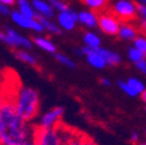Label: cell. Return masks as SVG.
<instances>
[{"mask_svg": "<svg viewBox=\"0 0 146 145\" xmlns=\"http://www.w3.org/2000/svg\"><path fill=\"white\" fill-rule=\"evenodd\" d=\"M140 95H141V100H143L144 102H146V88H145V90H144V92H143Z\"/></svg>", "mask_w": 146, "mask_h": 145, "instance_id": "60d3db41", "label": "cell"}, {"mask_svg": "<svg viewBox=\"0 0 146 145\" xmlns=\"http://www.w3.org/2000/svg\"><path fill=\"white\" fill-rule=\"evenodd\" d=\"M84 145H98L96 143H94L92 139H90L88 136H87V138L85 139V143H84Z\"/></svg>", "mask_w": 146, "mask_h": 145, "instance_id": "74e56055", "label": "cell"}, {"mask_svg": "<svg viewBox=\"0 0 146 145\" xmlns=\"http://www.w3.org/2000/svg\"><path fill=\"white\" fill-rule=\"evenodd\" d=\"M74 52H76V55H78V56H84V51H82V49H76L74 50Z\"/></svg>", "mask_w": 146, "mask_h": 145, "instance_id": "ab89813d", "label": "cell"}, {"mask_svg": "<svg viewBox=\"0 0 146 145\" xmlns=\"http://www.w3.org/2000/svg\"><path fill=\"white\" fill-rule=\"evenodd\" d=\"M35 125L17 114L13 100H7L0 109V139L3 145H22L33 138Z\"/></svg>", "mask_w": 146, "mask_h": 145, "instance_id": "6da1fadb", "label": "cell"}, {"mask_svg": "<svg viewBox=\"0 0 146 145\" xmlns=\"http://www.w3.org/2000/svg\"><path fill=\"white\" fill-rule=\"evenodd\" d=\"M0 84H1V78H0Z\"/></svg>", "mask_w": 146, "mask_h": 145, "instance_id": "bcb514c9", "label": "cell"}, {"mask_svg": "<svg viewBox=\"0 0 146 145\" xmlns=\"http://www.w3.org/2000/svg\"><path fill=\"white\" fill-rule=\"evenodd\" d=\"M118 86H119V88L123 90V92H124L125 94H127L129 96H136V95H137V93L135 92V90H133L129 85H127L126 81H123V80L118 81Z\"/></svg>", "mask_w": 146, "mask_h": 145, "instance_id": "4316f807", "label": "cell"}, {"mask_svg": "<svg viewBox=\"0 0 146 145\" xmlns=\"http://www.w3.org/2000/svg\"><path fill=\"white\" fill-rule=\"evenodd\" d=\"M14 56L16 59H19L20 62L22 63H26L28 65H31V66H38V61L36 59L35 56H33L30 52H28L27 50H23V49H16L14 50Z\"/></svg>", "mask_w": 146, "mask_h": 145, "instance_id": "4fadbf2b", "label": "cell"}, {"mask_svg": "<svg viewBox=\"0 0 146 145\" xmlns=\"http://www.w3.org/2000/svg\"><path fill=\"white\" fill-rule=\"evenodd\" d=\"M133 47L136 49H138L139 51H141L146 56V36H144V35L137 36L133 40Z\"/></svg>", "mask_w": 146, "mask_h": 145, "instance_id": "603a6c76", "label": "cell"}, {"mask_svg": "<svg viewBox=\"0 0 146 145\" xmlns=\"http://www.w3.org/2000/svg\"><path fill=\"white\" fill-rule=\"evenodd\" d=\"M98 51L100 52V55L103 57V59L106 61L107 65H110V66H115V65H118L121 63V56L118 53L111 51V50H107V49H103V48H98Z\"/></svg>", "mask_w": 146, "mask_h": 145, "instance_id": "9a60e30c", "label": "cell"}, {"mask_svg": "<svg viewBox=\"0 0 146 145\" xmlns=\"http://www.w3.org/2000/svg\"><path fill=\"white\" fill-rule=\"evenodd\" d=\"M11 19L12 21L19 26L20 28H23V29H30L33 28V23H34V19H30V17H27L25 16L23 14H21L19 11H12L11 13Z\"/></svg>", "mask_w": 146, "mask_h": 145, "instance_id": "7c38bea8", "label": "cell"}, {"mask_svg": "<svg viewBox=\"0 0 146 145\" xmlns=\"http://www.w3.org/2000/svg\"><path fill=\"white\" fill-rule=\"evenodd\" d=\"M138 145H146V142H140Z\"/></svg>", "mask_w": 146, "mask_h": 145, "instance_id": "7bdbcfd3", "label": "cell"}, {"mask_svg": "<svg viewBox=\"0 0 146 145\" xmlns=\"http://www.w3.org/2000/svg\"><path fill=\"white\" fill-rule=\"evenodd\" d=\"M36 19H37L42 23V26L44 27V30H46L48 33L53 34V35L62 34V29L58 26V23L53 22L51 19H49V17H44V16H41V15H36Z\"/></svg>", "mask_w": 146, "mask_h": 145, "instance_id": "e0dca14e", "label": "cell"}, {"mask_svg": "<svg viewBox=\"0 0 146 145\" xmlns=\"http://www.w3.org/2000/svg\"><path fill=\"white\" fill-rule=\"evenodd\" d=\"M137 1H138V5L146 6V0H137Z\"/></svg>", "mask_w": 146, "mask_h": 145, "instance_id": "b9f144b4", "label": "cell"}, {"mask_svg": "<svg viewBox=\"0 0 146 145\" xmlns=\"http://www.w3.org/2000/svg\"><path fill=\"white\" fill-rule=\"evenodd\" d=\"M126 82H127V85H129V86L135 90V92L137 93V95H138V94H141L144 90H145V85H144V82H143L141 80L137 79V78H130V79L126 80Z\"/></svg>", "mask_w": 146, "mask_h": 145, "instance_id": "44dd1931", "label": "cell"}, {"mask_svg": "<svg viewBox=\"0 0 146 145\" xmlns=\"http://www.w3.org/2000/svg\"><path fill=\"white\" fill-rule=\"evenodd\" d=\"M139 135L137 134V132H133L132 135H131V137H130V142L132 143V144H139L140 142H139Z\"/></svg>", "mask_w": 146, "mask_h": 145, "instance_id": "d6a6232c", "label": "cell"}, {"mask_svg": "<svg viewBox=\"0 0 146 145\" xmlns=\"http://www.w3.org/2000/svg\"><path fill=\"white\" fill-rule=\"evenodd\" d=\"M136 67L143 74H145V76H146V57H145L144 59H141L140 62L136 63Z\"/></svg>", "mask_w": 146, "mask_h": 145, "instance_id": "f546056e", "label": "cell"}, {"mask_svg": "<svg viewBox=\"0 0 146 145\" xmlns=\"http://www.w3.org/2000/svg\"><path fill=\"white\" fill-rule=\"evenodd\" d=\"M22 145H36V143H35L34 138H30V139H28L27 142H25Z\"/></svg>", "mask_w": 146, "mask_h": 145, "instance_id": "f35d334b", "label": "cell"}, {"mask_svg": "<svg viewBox=\"0 0 146 145\" xmlns=\"http://www.w3.org/2000/svg\"><path fill=\"white\" fill-rule=\"evenodd\" d=\"M140 31L144 36H146V20L145 19H143L140 22Z\"/></svg>", "mask_w": 146, "mask_h": 145, "instance_id": "836d02e7", "label": "cell"}, {"mask_svg": "<svg viewBox=\"0 0 146 145\" xmlns=\"http://www.w3.org/2000/svg\"><path fill=\"white\" fill-rule=\"evenodd\" d=\"M64 114V108L63 107H54L52 109L48 110L42 115L37 126L42 129H54L58 124H60V120Z\"/></svg>", "mask_w": 146, "mask_h": 145, "instance_id": "52a82bcc", "label": "cell"}, {"mask_svg": "<svg viewBox=\"0 0 146 145\" xmlns=\"http://www.w3.org/2000/svg\"><path fill=\"white\" fill-rule=\"evenodd\" d=\"M31 5L36 12V15H41L44 17L52 19L54 16V13H56L51 3L46 1V0H31Z\"/></svg>", "mask_w": 146, "mask_h": 145, "instance_id": "30bf717a", "label": "cell"}, {"mask_svg": "<svg viewBox=\"0 0 146 145\" xmlns=\"http://www.w3.org/2000/svg\"><path fill=\"white\" fill-rule=\"evenodd\" d=\"M8 99H7V96L5 95V93L1 90V88H0V109L3 108V106L6 103V101H7Z\"/></svg>", "mask_w": 146, "mask_h": 145, "instance_id": "1f68e13d", "label": "cell"}, {"mask_svg": "<svg viewBox=\"0 0 146 145\" xmlns=\"http://www.w3.org/2000/svg\"><path fill=\"white\" fill-rule=\"evenodd\" d=\"M100 82H101V85H103V86H106V87H109V86L111 85L110 80H109V79H107V78H102Z\"/></svg>", "mask_w": 146, "mask_h": 145, "instance_id": "e575fe53", "label": "cell"}, {"mask_svg": "<svg viewBox=\"0 0 146 145\" xmlns=\"http://www.w3.org/2000/svg\"><path fill=\"white\" fill-rule=\"evenodd\" d=\"M86 138H87L86 135H84L81 132H77L74 136H73L67 143H65L64 145H84Z\"/></svg>", "mask_w": 146, "mask_h": 145, "instance_id": "d4e9b609", "label": "cell"}, {"mask_svg": "<svg viewBox=\"0 0 146 145\" xmlns=\"http://www.w3.org/2000/svg\"><path fill=\"white\" fill-rule=\"evenodd\" d=\"M99 16L93 11H82L78 13V22L89 27V28H95L98 26Z\"/></svg>", "mask_w": 146, "mask_h": 145, "instance_id": "8fae6325", "label": "cell"}, {"mask_svg": "<svg viewBox=\"0 0 146 145\" xmlns=\"http://www.w3.org/2000/svg\"><path fill=\"white\" fill-rule=\"evenodd\" d=\"M84 42H85V47L90 49H98L101 47L100 37L95 33H92V31H87L84 34Z\"/></svg>", "mask_w": 146, "mask_h": 145, "instance_id": "ffe728a7", "label": "cell"}, {"mask_svg": "<svg viewBox=\"0 0 146 145\" xmlns=\"http://www.w3.org/2000/svg\"><path fill=\"white\" fill-rule=\"evenodd\" d=\"M119 37L126 41H131L135 40L138 36V30L136 27H133L130 23H121V28L118 31Z\"/></svg>", "mask_w": 146, "mask_h": 145, "instance_id": "5bb4252c", "label": "cell"}, {"mask_svg": "<svg viewBox=\"0 0 146 145\" xmlns=\"http://www.w3.org/2000/svg\"><path fill=\"white\" fill-rule=\"evenodd\" d=\"M46 1H50L51 3V1H54V0H46Z\"/></svg>", "mask_w": 146, "mask_h": 145, "instance_id": "ee69618b", "label": "cell"}, {"mask_svg": "<svg viewBox=\"0 0 146 145\" xmlns=\"http://www.w3.org/2000/svg\"><path fill=\"white\" fill-rule=\"evenodd\" d=\"M33 138L36 145H64L57 128L42 129L40 126L35 125Z\"/></svg>", "mask_w": 146, "mask_h": 145, "instance_id": "277c9868", "label": "cell"}, {"mask_svg": "<svg viewBox=\"0 0 146 145\" xmlns=\"http://www.w3.org/2000/svg\"><path fill=\"white\" fill-rule=\"evenodd\" d=\"M0 145H3V142H1V139H0Z\"/></svg>", "mask_w": 146, "mask_h": 145, "instance_id": "f6af8a7d", "label": "cell"}, {"mask_svg": "<svg viewBox=\"0 0 146 145\" xmlns=\"http://www.w3.org/2000/svg\"><path fill=\"white\" fill-rule=\"evenodd\" d=\"M54 58H56L60 64L65 65L68 69H74L76 67V63L73 62L71 58H68L67 56L63 55V53H54Z\"/></svg>", "mask_w": 146, "mask_h": 145, "instance_id": "cb8c5ba5", "label": "cell"}, {"mask_svg": "<svg viewBox=\"0 0 146 145\" xmlns=\"http://www.w3.org/2000/svg\"><path fill=\"white\" fill-rule=\"evenodd\" d=\"M51 5L53 7V9L58 12V13H62V12H66L70 9L68 5L64 1H60V0H54V1H51Z\"/></svg>", "mask_w": 146, "mask_h": 145, "instance_id": "484cf974", "label": "cell"}, {"mask_svg": "<svg viewBox=\"0 0 146 145\" xmlns=\"http://www.w3.org/2000/svg\"><path fill=\"white\" fill-rule=\"evenodd\" d=\"M11 8L9 6L3 4V3H0V15H4V16H11Z\"/></svg>", "mask_w": 146, "mask_h": 145, "instance_id": "f1b7e54d", "label": "cell"}, {"mask_svg": "<svg viewBox=\"0 0 146 145\" xmlns=\"http://www.w3.org/2000/svg\"><path fill=\"white\" fill-rule=\"evenodd\" d=\"M16 5H17V11L25 16L30 17V19H35L36 17V12L31 3H29V0H16Z\"/></svg>", "mask_w": 146, "mask_h": 145, "instance_id": "d6986e66", "label": "cell"}, {"mask_svg": "<svg viewBox=\"0 0 146 145\" xmlns=\"http://www.w3.org/2000/svg\"><path fill=\"white\" fill-rule=\"evenodd\" d=\"M127 57H129V59H130L132 63L136 64V63L140 62L141 59H144L146 56L144 55L141 51H139L138 49H136L135 47H132V48L129 49V51H127Z\"/></svg>", "mask_w": 146, "mask_h": 145, "instance_id": "7402d4cb", "label": "cell"}, {"mask_svg": "<svg viewBox=\"0 0 146 145\" xmlns=\"http://www.w3.org/2000/svg\"><path fill=\"white\" fill-rule=\"evenodd\" d=\"M81 1L95 13H103L108 11L109 0H81Z\"/></svg>", "mask_w": 146, "mask_h": 145, "instance_id": "ac0fdd59", "label": "cell"}, {"mask_svg": "<svg viewBox=\"0 0 146 145\" xmlns=\"http://www.w3.org/2000/svg\"><path fill=\"white\" fill-rule=\"evenodd\" d=\"M145 135H146V129H145Z\"/></svg>", "mask_w": 146, "mask_h": 145, "instance_id": "7dc6e473", "label": "cell"}, {"mask_svg": "<svg viewBox=\"0 0 146 145\" xmlns=\"http://www.w3.org/2000/svg\"><path fill=\"white\" fill-rule=\"evenodd\" d=\"M78 22V13L72 11L71 8L66 12L58 13L57 15V23L60 29L64 30H73L76 28V23Z\"/></svg>", "mask_w": 146, "mask_h": 145, "instance_id": "ba28073f", "label": "cell"}, {"mask_svg": "<svg viewBox=\"0 0 146 145\" xmlns=\"http://www.w3.org/2000/svg\"><path fill=\"white\" fill-rule=\"evenodd\" d=\"M137 12L139 15L143 16V19L146 20V6H143V5H138L137 4Z\"/></svg>", "mask_w": 146, "mask_h": 145, "instance_id": "4dcf8cb0", "label": "cell"}, {"mask_svg": "<svg viewBox=\"0 0 146 145\" xmlns=\"http://www.w3.org/2000/svg\"><path fill=\"white\" fill-rule=\"evenodd\" d=\"M82 51H84V56H86V58H87V62L93 67L100 69V70L106 67L107 63L103 59V57L100 55V52L98 51V49H90V48L84 47Z\"/></svg>", "mask_w": 146, "mask_h": 145, "instance_id": "9c48e42d", "label": "cell"}, {"mask_svg": "<svg viewBox=\"0 0 146 145\" xmlns=\"http://www.w3.org/2000/svg\"><path fill=\"white\" fill-rule=\"evenodd\" d=\"M15 109L26 122H31L40 112V94L33 87L21 86L13 99Z\"/></svg>", "mask_w": 146, "mask_h": 145, "instance_id": "7a4b0ae2", "label": "cell"}, {"mask_svg": "<svg viewBox=\"0 0 146 145\" xmlns=\"http://www.w3.org/2000/svg\"><path fill=\"white\" fill-rule=\"evenodd\" d=\"M145 110H146V107H145Z\"/></svg>", "mask_w": 146, "mask_h": 145, "instance_id": "c3c4849f", "label": "cell"}, {"mask_svg": "<svg viewBox=\"0 0 146 145\" xmlns=\"http://www.w3.org/2000/svg\"><path fill=\"white\" fill-rule=\"evenodd\" d=\"M31 30L35 31V33H38V34L44 31V27L42 26V23H41L37 19H36V17L34 19V23H33V28H31Z\"/></svg>", "mask_w": 146, "mask_h": 145, "instance_id": "83f0119b", "label": "cell"}, {"mask_svg": "<svg viewBox=\"0 0 146 145\" xmlns=\"http://www.w3.org/2000/svg\"><path fill=\"white\" fill-rule=\"evenodd\" d=\"M98 26L104 34L114 36V35H118L121 22L111 12L106 11L103 13H100Z\"/></svg>", "mask_w": 146, "mask_h": 145, "instance_id": "5b68a950", "label": "cell"}, {"mask_svg": "<svg viewBox=\"0 0 146 145\" xmlns=\"http://www.w3.org/2000/svg\"><path fill=\"white\" fill-rule=\"evenodd\" d=\"M121 23H129L137 17V5L131 0H118L110 11Z\"/></svg>", "mask_w": 146, "mask_h": 145, "instance_id": "3957f363", "label": "cell"}, {"mask_svg": "<svg viewBox=\"0 0 146 145\" xmlns=\"http://www.w3.org/2000/svg\"><path fill=\"white\" fill-rule=\"evenodd\" d=\"M0 41L3 43H6V33L5 30H1V29H0Z\"/></svg>", "mask_w": 146, "mask_h": 145, "instance_id": "8d00e7d4", "label": "cell"}, {"mask_svg": "<svg viewBox=\"0 0 146 145\" xmlns=\"http://www.w3.org/2000/svg\"><path fill=\"white\" fill-rule=\"evenodd\" d=\"M33 42L37 45L40 49L46 51V52H50V53H56V45L54 43L49 40L48 37H44V36H36V37L33 39Z\"/></svg>", "mask_w": 146, "mask_h": 145, "instance_id": "2e32d148", "label": "cell"}, {"mask_svg": "<svg viewBox=\"0 0 146 145\" xmlns=\"http://www.w3.org/2000/svg\"><path fill=\"white\" fill-rule=\"evenodd\" d=\"M5 33H6V43L7 45H9L13 49H23V50H29L33 47V42L28 39L25 37L21 34H19L17 31H15L14 29L6 27L5 28Z\"/></svg>", "mask_w": 146, "mask_h": 145, "instance_id": "8992f818", "label": "cell"}, {"mask_svg": "<svg viewBox=\"0 0 146 145\" xmlns=\"http://www.w3.org/2000/svg\"><path fill=\"white\" fill-rule=\"evenodd\" d=\"M0 3H3L7 6H13L16 3V0H0Z\"/></svg>", "mask_w": 146, "mask_h": 145, "instance_id": "d590c367", "label": "cell"}]
</instances>
